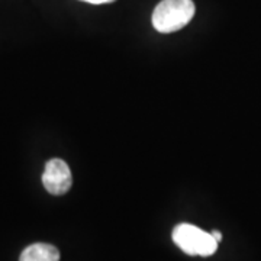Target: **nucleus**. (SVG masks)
I'll list each match as a JSON object with an SVG mask.
<instances>
[{
    "instance_id": "f257e3e1",
    "label": "nucleus",
    "mask_w": 261,
    "mask_h": 261,
    "mask_svg": "<svg viewBox=\"0 0 261 261\" xmlns=\"http://www.w3.org/2000/svg\"><path fill=\"white\" fill-rule=\"evenodd\" d=\"M193 0H161L152 12V27L161 34L185 28L195 16Z\"/></svg>"
},
{
    "instance_id": "f03ea898",
    "label": "nucleus",
    "mask_w": 261,
    "mask_h": 261,
    "mask_svg": "<svg viewBox=\"0 0 261 261\" xmlns=\"http://www.w3.org/2000/svg\"><path fill=\"white\" fill-rule=\"evenodd\" d=\"M173 241L187 255L211 257L218 250L214 235L192 224H180L173 229Z\"/></svg>"
},
{
    "instance_id": "7ed1b4c3",
    "label": "nucleus",
    "mask_w": 261,
    "mask_h": 261,
    "mask_svg": "<svg viewBox=\"0 0 261 261\" xmlns=\"http://www.w3.org/2000/svg\"><path fill=\"white\" fill-rule=\"evenodd\" d=\"M42 185L48 193L54 196L65 195L71 189L73 177L64 160L53 159L48 161L42 174Z\"/></svg>"
},
{
    "instance_id": "20e7f679",
    "label": "nucleus",
    "mask_w": 261,
    "mask_h": 261,
    "mask_svg": "<svg viewBox=\"0 0 261 261\" xmlns=\"http://www.w3.org/2000/svg\"><path fill=\"white\" fill-rule=\"evenodd\" d=\"M19 261H60V251L51 244H32L22 251Z\"/></svg>"
},
{
    "instance_id": "39448f33",
    "label": "nucleus",
    "mask_w": 261,
    "mask_h": 261,
    "mask_svg": "<svg viewBox=\"0 0 261 261\" xmlns=\"http://www.w3.org/2000/svg\"><path fill=\"white\" fill-rule=\"evenodd\" d=\"M86 3H90V5H105V3H113L115 0H82Z\"/></svg>"
},
{
    "instance_id": "423d86ee",
    "label": "nucleus",
    "mask_w": 261,
    "mask_h": 261,
    "mask_svg": "<svg viewBox=\"0 0 261 261\" xmlns=\"http://www.w3.org/2000/svg\"><path fill=\"white\" fill-rule=\"evenodd\" d=\"M212 235H214V238L218 241V243H221L222 241V233L219 232V231H212Z\"/></svg>"
}]
</instances>
